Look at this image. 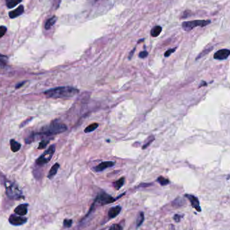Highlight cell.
Returning a JSON list of instances; mask_svg holds the SVG:
<instances>
[{
    "instance_id": "obj_25",
    "label": "cell",
    "mask_w": 230,
    "mask_h": 230,
    "mask_svg": "<svg viewBox=\"0 0 230 230\" xmlns=\"http://www.w3.org/2000/svg\"><path fill=\"white\" fill-rule=\"evenodd\" d=\"M154 136H151L150 138L148 139V141L143 146V149H146V148H148V147L150 146L151 143H152L153 142V141H154Z\"/></svg>"
},
{
    "instance_id": "obj_5",
    "label": "cell",
    "mask_w": 230,
    "mask_h": 230,
    "mask_svg": "<svg viewBox=\"0 0 230 230\" xmlns=\"http://www.w3.org/2000/svg\"><path fill=\"white\" fill-rule=\"evenodd\" d=\"M5 187H6V193L9 198H18L22 196V192L15 184L8 182L5 184Z\"/></svg>"
},
{
    "instance_id": "obj_16",
    "label": "cell",
    "mask_w": 230,
    "mask_h": 230,
    "mask_svg": "<svg viewBox=\"0 0 230 230\" xmlns=\"http://www.w3.org/2000/svg\"><path fill=\"white\" fill-rule=\"evenodd\" d=\"M57 18L56 16H53L52 18H49V20L46 22L45 25H44V28H45V29H47V30H49V29L51 28V27L55 24L56 22H57Z\"/></svg>"
},
{
    "instance_id": "obj_36",
    "label": "cell",
    "mask_w": 230,
    "mask_h": 230,
    "mask_svg": "<svg viewBox=\"0 0 230 230\" xmlns=\"http://www.w3.org/2000/svg\"><path fill=\"white\" fill-rule=\"evenodd\" d=\"M229 178H230V175H229V177H228V178H227V179H229Z\"/></svg>"
},
{
    "instance_id": "obj_2",
    "label": "cell",
    "mask_w": 230,
    "mask_h": 230,
    "mask_svg": "<svg viewBox=\"0 0 230 230\" xmlns=\"http://www.w3.org/2000/svg\"><path fill=\"white\" fill-rule=\"evenodd\" d=\"M67 129L66 125L62 123H59L57 121H54L49 125L42 127L40 131V134L46 136H51L59 134V133H64Z\"/></svg>"
},
{
    "instance_id": "obj_30",
    "label": "cell",
    "mask_w": 230,
    "mask_h": 230,
    "mask_svg": "<svg viewBox=\"0 0 230 230\" xmlns=\"http://www.w3.org/2000/svg\"><path fill=\"white\" fill-rule=\"evenodd\" d=\"M148 53L146 51H142L141 52L139 53V57L140 58H142V59H144V58H146L148 57Z\"/></svg>"
},
{
    "instance_id": "obj_18",
    "label": "cell",
    "mask_w": 230,
    "mask_h": 230,
    "mask_svg": "<svg viewBox=\"0 0 230 230\" xmlns=\"http://www.w3.org/2000/svg\"><path fill=\"white\" fill-rule=\"evenodd\" d=\"M22 0H5V3L8 8H12L22 2Z\"/></svg>"
},
{
    "instance_id": "obj_21",
    "label": "cell",
    "mask_w": 230,
    "mask_h": 230,
    "mask_svg": "<svg viewBox=\"0 0 230 230\" xmlns=\"http://www.w3.org/2000/svg\"><path fill=\"white\" fill-rule=\"evenodd\" d=\"M157 180L158 182H159L160 184L162 185V186H165V185H167L170 183L169 180L165 178L163 176H160L158 178Z\"/></svg>"
},
{
    "instance_id": "obj_20",
    "label": "cell",
    "mask_w": 230,
    "mask_h": 230,
    "mask_svg": "<svg viewBox=\"0 0 230 230\" xmlns=\"http://www.w3.org/2000/svg\"><path fill=\"white\" fill-rule=\"evenodd\" d=\"M98 127V123H92V124H91L89 125L86 127V129H85L84 130V132L85 133H91L92 132V131H95L96 129H97Z\"/></svg>"
},
{
    "instance_id": "obj_19",
    "label": "cell",
    "mask_w": 230,
    "mask_h": 230,
    "mask_svg": "<svg viewBox=\"0 0 230 230\" xmlns=\"http://www.w3.org/2000/svg\"><path fill=\"white\" fill-rule=\"evenodd\" d=\"M124 183H125V178H120L119 180H118L117 181L114 182V187H115L117 190H119V189L123 186Z\"/></svg>"
},
{
    "instance_id": "obj_1",
    "label": "cell",
    "mask_w": 230,
    "mask_h": 230,
    "mask_svg": "<svg viewBox=\"0 0 230 230\" xmlns=\"http://www.w3.org/2000/svg\"><path fill=\"white\" fill-rule=\"evenodd\" d=\"M78 93V89L71 86L57 87V88L50 89V90L44 92V94L48 98H63V99L73 98Z\"/></svg>"
},
{
    "instance_id": "obj_34",
    "label": "cell",
    "mask_w": 230,
    "mask_h": 230,
    "mask_svg": "<svg viewBox=\"0 0 230 230\" xmlns=\"http://www.w3.org/2000/svg\"><path fill=\"white\" fill-rule=\"evenodd\" d=\"M201 83H202V84L198 86V88H200V87H202L203 86H207V82H202Z\"/></svg>"
},
{
    "instance_id": "obj_24",
    "label": "cell",
    "mask_w": 230,
    "mask_h": 230,
    "mask_svg": "<svg viewBox=\"0 0 230 230\" xmlns=\"http://www.w3.org/2000/svg\"><path fill=\"white\" fill-rule=\"evenodd\" d=\"M73 223L72 219H65L64 221H63V225L65 227H70L71 225Z\"/></svg>"
},
{
    "instance_id": "obj_17",
    "label": "cell",
    "mask_w": 230,
    "mask_h": 230,
    "mask_svg": "<svg viewBox=\"0 0 230 230\" xmlns=\"http://www.w3.org/2000/svg\"><path fill=\"white\" fill-rule=\"evenodd\" d=\"M162 30V27L160 26H156L154 28H153L151 30V35H152L153 37H157L158 36H159L160 33H161Z\"/></svg>"
},
{
    "instance_id": "obj_31",
    "label": "cell",
    "mask_w": 230,
    "mask_h": 230,
    "mask_svg": "<svg viewBox=\"0 0 230 230\" xmlns=\"http://www.w3.org/2000/svg\"><path fill=\"white\" fill-rule=\"evenodd\" d=\"M182 217V216H180V215L176 214V215H175L174 217V220L176 222H178V221H180V220Z\"/></svg>"
},
{
    "instance_id": "obj_13",
    "label": "cell",
    "mask_w": 230,
    "mask_h": 230,
    "mask_svg": "<svg viewBox=\"0 0 230 230\" xmlns=\"http://www.w3.org/2000/svg\"><path fill=\"white\" fill-rule=\"evenodd\" d=\"M121 211V207L120 206L113 207L110 209V210L109 211V213H108L109 217L111 218V219L117 217L118 215L120 213Z\"/></svg>"
},
{
    "instance_id": "obj_37",
    "label": "cell",
    "mask_w": 230,
    "mask_h": 230,
    "mask_svg": "<svg viewBox=\"0 0 230 230\" xmlns=\"http://www.w3.org/2000/svg\"><path fill=\"white\" fill-rule=\"evenodd\" d=\"M96 1H97V0H96Z\"/></svg>"
},
{
    "instance_id": "obj_33",
    "label": "cell",
    "mask_w": 230,
    "mask_h": 230,
    "mask_svg": "<svg viewBox=\"0 0 230 230\" xmlns=\"http://www.w3.org/2000/svg\"><path fill=\"white\" fill-rule=\"evenodd\" d=\"M135 48H134V49H133V50L130 53V54H129V59H131V58L133 57V53H134V52H135Z\"/></svg>"
},
{
    "instance_id": "obj_27",
    "label": "cell",
    "mask_w": 230,
    "mask_h": 230,
    "mask_svg": "<svg viewBox=\"0 0 230 230\" xmlns=\"http://www.w3.org/2000/svg\"><path fill=\"white\" fill-rule=\"evenodd\" d=\"M109 230H123V227L118 224H114L110 227Z\"/></svg>"
},
{
    "instance_id": "obj_7",
    "label": "cell",
    "mask_w": 230,
    "mask_h": 230,
    "mask_svg": "<svg viewBox=\"0 0 230 230\" xmlns=\"http://www.w3.org/2000/svg\"><path fill=\"white\" fill-rule=\"evenodd\" d=\"M9 221L11 225H21L24 224L27 221V219L23 217L20 215H11L9 218Z\"/></svg>"
},
{
    "instance_id": "obj_15",
    "label": "cell",
    "mask_w": 230,
    "mask_h": 230,
    "mask_svg": "<svg viewBox=\"0 0 230 230\" xmlns=\"http://www.w3.org/2000/svg\"><path fill=\"white\" fill-rule=\"evenodd\" d=\"M10 146H11V150L13 152H18L21 148L20 143H19L18 142H17L16 141L13 139L10 140Z\"/></svg>"
},
{
    "instance_id": "obj_22",
    "label": "cell",
    "mask_w": 230,
    "mask_h": 230,
    "mask_svg": "<svg viewBox=\"0 0 230 230\" xmlns=\"http://www.w3.org/2000/svg\"><path fill=\"white\" fill-rule=\"evenodd\" d=\"M144 221V213L143 212L140 213L139 215L138 218H137V227H139V226L141 225V224L143 223Z\"/></svg>"
},
{
    "instance_id": "obj_23",
    "label": "cell",
    "mask_w": 230,
    "mask_h": 230,
    "mask_svg": "<svg viewBox=\"0 0 230 230\" xmlns=\"http://www.w3.org/2000/svg\"><path fill=\"white\" fill-rule=\"evenodd\" d=\"M49 143V140L42 141L39 143V146H38V149H39V150H42V149L45 148Z\"/></svg>"
},
{
    "instance_id": "obj_10",
    "label": "cell",
    "mask_w": 230,
    "mask_h": 230,
    "mask_svg": "<svg viewBox=\"0 0 230 230\" xmlns=\"http://www.w3.org/2000/svg\"><path fill=\"white\" fill-rule=\"evenodd\" d=\"M185 196L187 197L188 198V200H190V202L191 203V205H192V207H194L195 209L198 211H201V208L200 207V204H199L198 199L195 197L193 195L190 194H186Z\"/></svg>"
},
{
    "instance_id": "obj_28",
    "label": "cell",
    "mask_w": 230,
    "mask_h": 230,
    "mask_svg": "<svg viewBox=\"0 0 230 230\" xmlns=\"http://www.w3.org/2000/svg\"><path fill=\"white\" fill-rule=\"evenodd\" d=\"M176 48H174V49H170L168 50V51L165 53V54H164V56H165L166 57H169V56H170L172 53H173L174 52L176 51Z\"/></svg>"
},
{
    "instance_id": "obj_9",
    "label": "cell",
    "mask_w": 230,
    "mask_h": 230,
    "mask_svg": "<svg viewBox=\"0 0 230 230\" xmlns=\"http://www.w3.org/2000/svg\"><path fill=\"white\" fill-rule=\"evenodd\" d=\"M115 165V162H111V161H107V162H101L100 164H98V166H96L95 168H94V170L96 172H102L106 170V168H111L113 167Z\"/></svg>"
},
{
    "instance_id": "obj_12",
    "label": "cell",
    "mask_w": 230,
    "mask_h": 230,
    "mask_svg": "<svg viewBox=\"0 0 230 230\" xmlns=\"http://www.w3.org/2000/svg\"><path fill=\"white\" fill-rule=\"evenodd\" d=\"M24 11V6L22 5H20V6L17 7L16 9L14 10L11 11L9 13V16L10 18H17V17L20 16V15H22Z\"/></svg>"
},
{
    "instance_id": "obj_11",
    "label": "cell",
    "mask_w": 230,
    "mask_h": 230,
    "mask_svg": "<svg viewBox=\"0 0 230 230\" xmlns=\"http://www.w3.org/2000/svg\"><path fill=\"white\" fill-rule=\"evenodd\" d=\"M28 204L20 205H18L17 207H16V209H14V211L18 215L24 216L28 213Z\"/></svg>"
},
{
    "instance_id": "obj_4",
    "label": "cell",
    "mask_w": 230,
    "mask_h": 230,
    "mask_svg": "<svg viewBox=\"0 0 230 230\" xmlns=\"http://www.w3.org/2000/svg\"><path fill=\"white\" fill-rule=\"evenodd\" d=\"M211 23V20H193L189 21V22H184L182 24V27L186 31H190L194 28H196L197 26L204 27L207 25Z\"/></svg>"
},
{
    "instance_id": "obj_14",
    "label": "cell",
    "mask_w": 230,
    "mask_h": 230,
    "mask_svg": "<svg viewBox=\"0 0 230 230\" xmlns=\"http://www.w3.org/2000/svg\"><path fill=\"white\" fill-rule=\"evenodd\" d=\"M59 166H60L59 164L58 163L55 164L53 166H52V168H51V170H50L49 172V174H48V178H49V179L53 178L56 175V174L57 173L58 170H59Z\"/></svg>"
},
{
    "instance_id": "obj_35",
    "label": "cell",
    "mask_w": 230,
    "mask_h": 230,
    "mask_svg": "<svg viewBox=\"0 0 230 230\" xmlns=\"http://www.w3.org/2000/svg\"><path fill=\"white\" fill-rule=\"evenodd\" d=\"M24 84V82H22V84H20L17 85V86H16V88H20V86H22V85Z\"/></svg>"
},
{
    "instance_id": "obj_26",
    "label": "cell",
    "mask_w": 230,
    "mask_h": 230,
    "mask_svg": "<svg viewBox=\"0 0 230 230\" xmlns=\"http://www.w3.org/2000/svg\"><path fill=\"white\" fill-rule=\"evenodd\" d=\"M6 31H7L6 27L4 26H0V38H1L3 35H4Z\"/></svg>"
},
{
    "instance_id": "obj_32",
    "label": "cell",
    "mask_w": 230,
    "mask_h": 230,
    "mask_svg": "<svg viewBox=\"0 0 230 230\" xmlns=\"http://www.w3.org/2000/svg\"><path fill=\"white\" fill-rule=\"evenodd\" d=\"M5 57H4L3 55H0V64H4L5 63Z\"/></svg>"
},
{
    "instance_id": "obj_29",
    "label": "cell",
    "mask_w": 230,
    "mask_h": 230,
    "mask_svg": "<svg viewBox=\"0 0 230 230\" xmlns=\"http://www.w3.org/2000/svg\"><path fill=\"white\" fill-rule=\"evenodd\" d=\"M61 0H54L53 1V7L55 9H57L59 7Z\"/></svg>"
},
{
    "instance_id": "obj_3",
    "label": "cell",
    "mask_w": 230,
    "mask_h": 230,
    "mask_svg": "<svg viewBox=\"0 0 230 230\" xmlns=\"http://www.w3.org/2000/svg\"><path fill=\"white\" fill-rule=\"evenodd\" d=\"M55 152V145H53V146H50V148L48 149L47 151H45V152H44V154H42V155L38 158V160H36V164L39 166H42L47 164L48 162L51 160V158L54 155Z\"/></svg>"
},
{
    "instance_id": "obj_8",
    "label": "cell",
    "mask_w": 230,
    "mask_h": 230,
    "mask_svg": "<svg viewBox=\"0 0 230 230\" xmlns=\"http://www.w3.org/2000/svg\"><path fill=\"white\" fill-rule=\"evenodd\" d=\"M230 55V50L229 49H221L219 50L214 54V59L217 60L226 59Z\"/></svg>"
},
{
    "instance_id": "obj_6",
    "label": "cell",
    "mask_w": 230,
    "mask_h": 230,
    "mask_svg": "<svg viewBox=\"0 0 230 230\" xmlns=\"http://www.w3.org/2000/svg\"><path fill=\"white\" fill-rule=\"evenodd\" d=\"M115 200V198L112 197L111 195L106 194V192H102L98 194L94 203H98L101 205H106L113 203Z\"/></svg>"
}]
</instances>
